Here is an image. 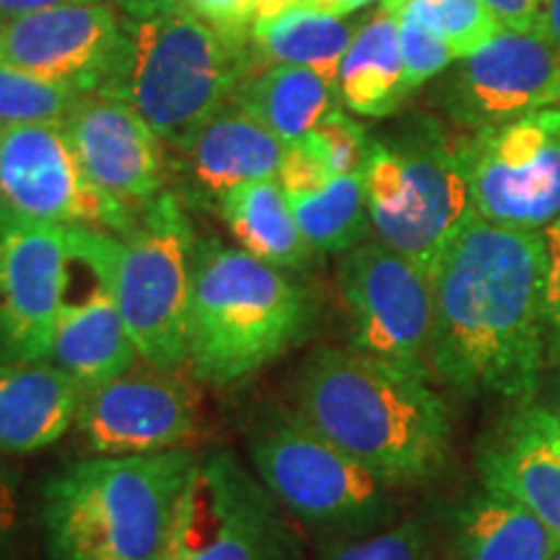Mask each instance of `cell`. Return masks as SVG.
Listing matches in <instances>:
<instances>
[{
	"mask_svg": "<svg viewBox=\"0 0 560 560\" xmlns=\"http://www.w3.org/2000/svg\"><path fill=\"white\" fill-rule=\"evenodd\" d=\"M545 231L467 215L431 272V371L467 395L527 405L548 361Z\"/></svg>",
	"mask_w": 560,
	"mask_h": 560,
	"instance_id": "cell-1",
	"label": "cell"
},
{
	"mask_svg": "<svg viewBox=\"0 0 560 560\" xmlns=\"http://www.w3.org/2000/svg\"><path fill=\"white\" fill-rule=\"evenodd\" d=\"M291 400L306 425L389 486L431 478L450 454V410L429 376L359 348L314 350Z\"/></svg>",
	"mask_w": 560,
	"mask_h": 560,
	"instance_id": "cell-2",
	"label": "cell"
},
{
	"mask_svg": "<svg viewBox=\"0 0 560 560\" xmlns=\"http://www.w3.org/2000/svg\"><path fill=\"white\" fill-rule=\"evenodd\" d=\"M198 462L190 450L70 462L42 488L50 560H159Z\"/></svg>",
	"mask_w": 560,
	"mask_h": 560,
	"instance_id": "cell-3",
	"label": "cell"
},
{
	"mask_svg": "<svg viewBox=\"0 0 560 560\" xmlns=\"http://www.w3.org/2000/svg\"><path fill=\"white\" fill-rule=\"evenodd\" d=\"M314 304L289 272L242 247L198 240L187 312L190 374L210 387H234L306 340Z\"/></svg>",
	"mask_w": 560,
	"mask_h": 560,
	"instance_id": "cell-4",
	"label": "cell"
},
{
	"mask_svg": "<svg viewBox=\"0 0 560 560\" xmlns=\"http://www.w3.org/2000/svg\"><path fill=\"white\" fill-rule=\"evenodd\" d=\"M249 66L247 39L229 37L179 5L151 19L122 16L120 60L96 94L128 102L161 143L177 149L226 107Z\"/></svg>",
	"mask_w": 560,
	"mask_h": 560,
	"instance_id": "cell-5",
	"label": "cell"
},
{
	"mask_svg": "<svg viewBox=\"0 0 560 560\" xmlns=\"http://www.w3.org/2000/svg\"><path fill=\"white\" fill-rule=\"evenodd\" d=\"M363 179L376 240L431 276L472 213L457 145L431 120H420L400 136L371 140Z\"/></svg>",
	"mask_w": 560,
	"mask_h": 560,
	"instance_id": "cell-6",
	"label": "cell"
},
{
	"mask_svg": "<svg viewBox=\"0 0 560 560\" xmlns=\"http://www.w3.org/2000/svg\"><path fill=\"white\" fill-rule=\"evenodd\" d=\"M247 454L272 499L306 527L348 540L380 532L392 514L389 482L319 436L293 410L257 420Z\"/></svg>",
	"mask_w": 560,
	"mask_h": 560,
	"instance_id": "cell-7",
	"label": "cell"
},
{
	"mask_svg": "<svg viewBox=\"0 0 560 560\" xmlns=\"http://www.w3.org/2000/svg\"><path fill=\"white\" fill-rule=\"evenodd\" d=\"M195 231L179 198L159 192L117 236L115 299L145 366L179 371L187 363Z\"/></svg>",
	"mask_w": 560,
	"mask_h": 560,
	"instance_id": "cell-8",
	"label": "cell"
},
{
	"mask_svg": "<svg viewBox=\"0 0 560 560\" xmlns=\"http://www.w3.org/2000/svg\"><path fill=\"white\" fill-rule=\"evenodd\" d=\"M283 506L231 452L195 462L159 560H299Z\"/></svg>",
	"mask_w": 560,
	"mask_h": 560,
	"instance_id": "cell-9",
	"label": "cell"
},
{
	"mask_svg": "<svg viewBox=\"0 0 560 560\" xmlns=\"http://www.w3.org/2000/svg\"><path fill=\"white\" fill-rule=\"evenodd\" d=\"M472 210L490 223L545 231L560 215V104L457 145Z\"/></svg>",
	"mask_w": 560,
	"mask_h": 560,
	"instance_id": "cell-10",
	"label": "cell"
},
{
	"mask_svg": "<svg viewBox=\"0 0 560 560\" xmlns=\"http://www.w3.org/2000/svg\"><path fill=\"white\" fill-rule=\"evenodd\" d=\"M338 289L346 301L355 348L429 376L433 332L429 272L380 240L361 242L342 252Z\"/></svg>",
	"mask_w": 560,
	"mask_h": 560,
	"instance_id": "cell-11",
	"label": "cell"
},
{
	"mask_svg": "<svg viewBox=\"0 0 560 560\" xmlns=\"http://www.w3.org/2000/svg\"><path fill=\"white\" fill-rule=\"evenodd\" d=\"M0 208L30 221L115 236L130 231L138 215L89 179L62 125L0 128Z\"/></svg>",
	"mask_w": 560,
	"mask_h": 560,
	"instance_id": "cell-12",
	"label": "cell"
},
{
	"mask_svg": "<svg viewBox=\"0 0 560 560\" xmlns=\"http://www.w3.org/2000/svg\"><path fill=\"white\" fill-rule=\"evenodd\" d=\"M117 236L68 229V283L47 361L83 389L125 374L140 361L115 299Z\"/></svg>",
	"mask_w": 560,
	"mask_h": 560,
	"instance_id": "cell-13",
	"label": "cell"
},
{
	"mask_svg": "<svg viewBox=\"0 0 560 560\" xmlns=\"http://www.w3.org/2000/svg\"><path fill=\"white\" fill-rule=\"evenodd\" d=\"M441 107L472 132L560 104V52L537 32H499L446 73Z\"/></svg>",
	"mask_w": 560,
	"mask_h": 560,
	"instance_id": "cell-14",
	"label": "cell"
},
{
	"mask_svg": "<svg viewBox=\"0 0 560 560\" xmlns=\"http://www.w3.org/2000/svg\"><path fill=\"white\" fill-rule=\"evenodd\" d=\"M68 283V229L0 208V363L50 355Z\"/></svg>",
	"mask_w": 560,
	"mask_h": 560,
	"instance_id": "cell-15",
	"label": "cell"
},
{
	"mask_svg": "<svg viewBox=\"0 0 560 560\" xmlns=\"http://www.w3.org/2000/svg\"><path fill=\"white\" fill-rule=\"evenodd\" d=\"M177 374L132 366L83 389L75 425L89 450L102 457L179 450L198 429V408L190 384Z\"/></svg>",
	"mask_w": 560,
	"mask_h": 560,
	"instance_id": "cell-16",
	"label": "cell"
},
{
	"mask_svg": "<svg viewBox=\"0 0 560 560\" xmlns=\"http://www.w3.org/2000/svg\"><path fill=\"white\" fill-rule=\"evenodd\" d=\"M122 16L112 3H70L0 26V62L81 94L107 89L120 60Z\"/></svg>",
	"mask_w": 560,
	"mask_h": 560,
	"instance_id": "cell-17",
	"label": "cell"
},
{
	"mask_svg": "<svg viewBox=\"0 0 560 560\" xmlns=\"http://www.w3.org/2000/svg\"><path fill=\"white\" fill-rule=\"evenodd\" d=\"M62 128L83 172L115 202L140 210L164 192V143L128 102L83 94Z\"/></svg>",
	"mask_w": 560,
	"mask_h": 560,
	"instance_id": "cell-18",
	"label": "cell"
},
{
	"mask_svg": "<svg viewBox=\"0 0 560 560\" xmlns=\"http://www.w3.org/2000/svg\"><path fill=\"white\" fill-rule=\"evenodd\" d=\"M478 470L488 493L520 503L560 537V423L550 408L522 405L480 452Z\"/></svg>",
	"mask_w": 560,
	"mask_h": 560,
	"instance_id": "cell-19",
	"label": "cell"
},
{
	"mask_svg": "<svg viewBox=\"0 0 560 560\" xmlns=\"http://www.w3.org/2000/svg\"><path fill=\"white\" fill-rule=\"evenodd\" d=\"M179 170L195 195L219 202L234 187L278 177L285 143L229 102L177 145Z\"/></svg>",
	"mask_w": 560,
	"mask_h": 560,
	"instance_id": "cell-20",
	"label": "cell"
},
{
	"mask_svg": "<svg viewBox=\"0 0 560 560\" xmlns=\"http://www.w3.org/2000/svg\"><path fill=\"white\" fill-rule=\"evenodd\" d=\"M83 387L52 361L0 363V457L47 450L79 416Z\"/></svg>",
	"mask_w": 560,
	"mask_h": 560,
	"instance_id": "cell-21",
	"label": "cell"
},
{
	"mask_svg": "<svg viewBox=\"0 0 560 560\" xmlns=\"http://www.w3.org/2000/svg\"><path fill=\"white\" fill-rule=\"evenodd\" d=\"M338 96L350 112L387 117L410 96L405 83L400 26L395 13L380 5L361 21L338 70Z\"/></svg>",
	"mask_w": 560,
	"mask_h": 560,
	"instance_id": "cell-22",
	"label": "cell"
},
{
	"mask_svg": "<svg viewBox=\"0 0 560 560\" xmlns=\"http://www.w3.org/2000/svg\"><path fill=\"white\" fill-rule=\"evenodd\" d=\"M231 102L249 112L285 145L299 143L317 125L340 109L338 86L306 68L270 66L247 75L236 86Z\"/></svg>",
	"mask_w": 560,
	"mask_h": 560,
	"instance_id": "cell-23",
	"label": "cell"
},
{
	"mask_svg": "<svg viewBox=\"0 0 560 560\" xmlns=\"http://www.w3.org/2000/svg\"><path fill=\"white\" fill-rule=\"evenodd\" d=\"M215 206L236 244L257 260L280 270H301L312 262L314 252L301 236L289 195L278 177L234 187Z\"/></svg>",
	"mask_w": 560,
	"mask_h": 560,
	"instance_id": "cell-24",
	"label": "cell"
},
{
	"mask_svg": "<svg viewBox=\"0 0 560 560\" xmlns=\"http://www.w3.org/2000/svg\"><path fill=\"white\" fill-rule=\"evenodd\" d=\"M359 24L350 19L330 16L310 5L276 13L252 24L249 50L252 60L262 58L270 66L306 68L322 79L338 83L340 62L346 58Z\"/></svg>",
	"mask_w": 560,
	"mask_h": 560,
	"instance_id": "cell-25",
	"label": "cell"
},
{
	"mask_svg": "<svg viewBox=\"0 0 560 560\" xmlns=\"http://www.w3.org/2000/svg\"><path fill=\"white\" fill-rule=\"evenodd\" d=\"M560 537L520 503L482 493L459 516L462 560H552Z\"/></svg>",
	"mask_w": 560,
	"mask_h": 560,
	"instance_id": "cell-26",
	"label": "cell"
},
{
	"mask_svg": "<svg viewBox=\"0 0 560 560\" xmlns=\"http://www.w3.org/2000/svg\"><path fill=\"white\" fill-rule=\"evenodd\" d=\"M289 202L314 255H342L359 247L371 229L363 174L332 177L319 190L289 195Z\"/></svg>",
	"mask_w": 560,
	"mask_h": 560,
	"instance_id": "cell-27",
	"label": "cell"
},
{
	"mask_svg": "<svg viewBox=\"0 0 560 560\" xmlns=\"http://www.w3.org/2000/svg\"><path fill=\"white\" fill-rule=\"evenodd\" d=\"M380 5L429 26L452 47L457 60L478 52L501 32L486 0H382Z\"/></svg>",
	"mask_w": 560,
	"mask_h": 560,
	"instance_id": "cell-28",
	"label": "cell"
},
{
	"mask_svg": "<svg viewBox=\"0 0 560 560\" xmlns=\"http://www.w3.org/2000/svg\"><path fill=\"white\" fill-rule=\"evenodd\" d=\"M81 91L45 81L0 62V128L11 125H62L81 100Z\"/></svg>",
	"mask_w": 560,
	"mask_h": 560,
	"instance_id": "cell-29",
	"label": "cell"
},
{
	"mask_svg": "<svg viewBox=\"0 0 560 560\" xmlns=\"http://www.w3.org/2000/svg\"><path fill=\"white\" fill-rule=\"evenodd\" d=\"M317 560H431L429 537L420 524L405 522L363 537L322 545Z\"/></svg>",
	"mask_w": 560,
	"mask_h": 560,
	"instance_id": "cell-30",
	"label": "cell"
},
{
	"mask_svg": "<svg viewBox=\"0 0 560 560\" xmlns=\"http://www.w3.org/2000/svg\"><path fill=\"white\" fill-rule=\"evenodd\" d=\"M306 138L319 151V156L325 159L332 177L366 172L371 140L366 130L359 122L350 120L342 109H335L332 115H327Z\"/></svg>",
	"mask_w": 560,
	"mask_h": 560,
	"instance_id": "cell-31",
	"label": "cell"
},
{
	"mask_svg": "<svg viewBox=\"0 0 560 560\" xmlns=\"http://www.w3.org/2000/svg\"><path fill=\"white\" fill-rule=\"evenodd\" d=\"M395 19L397 26H400L405 83H408L412 94V91L423 86L425 81H431L433 75H439L441 70H446L452 62H457V58H454L452 47L446 45L436 32H431L429 26H423L420 21L410 16Z\"/></svg>",
	"mask_w": 560,
	"mask_h": 560,
	"instance_id": "cell-32",
	"label": "cell"
},
{
	"mask_svg": "<svg viewBox=\"0 0 560 560\" xmlns=\"http://www.w3.org/2000/svg\"><path fill=\"white\" fill-rule=\"evenodd\" d=\"M332 179V172L327 170L325 159L310 143V138L289 143L283 153V164H280L278 182L283 185L285 195H306L319 190L322 185Z\"/></svg>",
	"mask_w": 560,
	"mask_h": 560,
	"instance_id": "cell-33",
	"label": "cell"
},
{
	"mask_svg": "<svg viewBox=\"0 0 560 560\" xmlns=\"http://www.w3.org/2000/svg\"><path fill=\"white\" fill-rule=\"evenodd\" d=\"M182 5L229 37L249 42L260 0H182Z\"/></svg>",
	"mask_w": 560,
	"mask_h": 560,
	"instance_id": "cell-34",
	"label": "cell"
},
{
	"mask_svg": "<svg viewBox=\"0 0 560 560\" xmlns=\"http://www.w3.org/2000/svg\"><path fill=\"white\" fill-rule=\"evenodd\" d=\"M548 242V283H545V319H548V359L560 366V215L545 229Z\"/></svg>",
	"mask_w": 560,
	"mask_h": 560,
	"instance_id": "cell-35",
	"label": "cell"
},
{
	"mask_svg": "<svg viewBox=\"0 0 560 560\" xmlns=\"http://www.w3.org/2000/svg\"><path fill=\"white\" fill-rule=\"evenodd\" d=\"M21 540V490L16 472L0 459V560H16Z\"/></svg>",
	"mask_w": 560,
	"mask_h": 560,
	"instance_id": "cell-36",
	"label": "cell"
},
{
	"mask_svg": "<svg viewBox=\"0 0 560 560\" xmlns=\"http://www.w3.org/2000/svg\"><path fill=\"white\" fill-rule=\"evenodd\" d=\"M501 32H535L545 0H486Z\"/></svg>",
	"mask_w": 560,
	"mask_h": 560,
	"instance_id": "cell-37",
	"label": "cell"
},
{
	"mask_svg": "<svg viewBox=\"0 0 560 560\" xmlns=\"http://www.w3.org/2000/svg\"><path fill=\"white\" fill-rule=\"evenodd\" d=\"M70 3H112V0H0V26L11 24L16 19L32 16V13Z\"/></svg>",
	"mask_w": 560,
	"mask_h": 560,
	"instance_id": "cell-38",
	"label": "cell"
},
{
	"mask_svg": "<svg viewBox=\"0 0 560 560\" xmlns=\"http://www.w3.org/2000/svg\"><path fill=\"white\" fill-rule=\"evenodd\" d=\"M125 19H151L179 9L182 0H112Z\"/></svg>",
	"mask_w": 560,
	"mask_h": 560,
	"instance_id": "cell-39",
	"label": "cell"
},
{
	"mask_svg": "<svg viewBox=\"0 0 560 560\" xmlns=\"http://www.w3.org/2000/svg\"><path fill=\"white\" fill-rule=\"evenodd\" d=\"M535 32L560 52V0H545Z\"/></svg>",
	"mask_w": 560,
	"mask_h": 560,
	"instance_id": "cell-40",
	"label": "cell"
},
{
	"mask_svg": "<svg viewBox=\"0 0 560 560\" xmlns=\"http://www.w3.org/2000/svg\"><path fill=\"white\" fill-rule=\"evenodd\" d=\"M374 3V0H301V5H310L314 11L330 13V16L348 19L350 13L366 9V5Z\"/></svg>",
	"mask_w": 560,
	"mask_h": 560,
	"instance_id": "cell-41",
	"label": "cell"
},
{
	"mask_svg": "<svg viewBox=\"0 0 560 560\" xmlns=\"http://www.w3.org/2000/svg\"><path fill=\"white\" fill-rule=\"evenodd\" d=\"M293 5H301V0H260V9H257V19H270L276 16V13H283L293 9Z\"/></svg>",
	"mask_w": 560,
	"mask_h": 560,
	"instance_id": "cell-42",
	"label": "cell"
},
{
	"mask_svg": "<svg viewBox=\"0 0 560 560\" xmlns=\"http://www.w3.org/2000/svg\"><path fill=\"white\" fill-rule=\"evenodd\" d=\"M552 416H556L558 418V423H560V389H558V397H556V405H552Z\"/></svg>",
	"mask_w": 560,
	"mask_h": 560,
	"instance_id": "cell-43",
	"label": "cell"
},
{
	"mask_svg": "<svg viewBox=\"0 0 560 560\" xmlns=\"http://www.w3.org/2000/svg\"><path fill=\"white\" fill-rule=\"evenodd\" d=\"M552 560H560V550L556 552V556H552Z\"/></svg>",
	"mask_w": 560,
	"mask_h": 560,
	"instance_id": "cell-44",
	"label": "cell"
}]
</instances>
